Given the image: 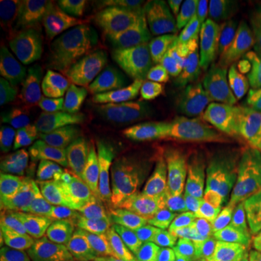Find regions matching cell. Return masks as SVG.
I'll list each match as a JSON object with an SVG mask.
<instances>
[{
	"label": "cell",
	"instance_id": "18",
	"mask_svg": "<svg viewBox=\"0 0 261 261\" xmlns=\"http://www.w3.org/2000/svg\"><path fill=\"white\" fill-rule=\"evenodd\" d=\"M204 223L211 230L228 236L261 232V203L232 205L208 215Z\"/></svg>",
	"mask_w": 261,
	"mask_h": 261
},
{
	"label": "cell",
	"instance_id": "3",
	"mask_svg": "<svg viewBox=\"0 0 261 261\" xmlns=\"http://www.w3.org/2000/svg\"><path fill=\"white\" fill-rule=\"evenodd\" d=\"M160 184L173 200L194 208L217 207L254 191L250 175L238 169L174 173L160 178Z\"/></svg>",
	"mask_w": 261,
	"mask_h": 261
},
{
	"label": "cell",
	"instance_id": "12",
	"mask_svg": "<svg viewBox=\"0 0 261 261\" xmlns=\"http://www.w3.org/2000/svg\"><path fill=\"white\" fill-rule=\"evenodd\" d=\"M71 130V116L65 108H57L47 114L32 160L39 172L46 175H56L65 171L70 162Z\"/></svg>",
	"mask_w": 261,
	"mask_h": 261
},
{
	"label": "cell",
	"instance_id": "27",
	"mask_svg": "<svg viewBox=\"0 0 261 261\" xmlns=\"http://www.w3.org/2000/svg\"><path fill=\"white\" fill-rule=\"evenodd\" d=\"M27 219L15 210H5L0 215V246L3 253L14 254L23 240Z\"/></svg>",
	"mask_w": 261,
	"mask_h": 261
},
{
	"label": "cell",
	"instance_id": "13",
	"mask_svg": "<svg viewBox=\"0 0 261 261\" xmlns=\"http://www.w3.org/2000/svg\"><path fill=\"white\" fill-rule=\"evenodd\" d=\"M0 123L19 142L28 144L45 126L44 114L18 90L10 77L0 84Z\"/></svg>",
	"mask_w": 261,
	"mask_h": 261
},
{
	"label": "cell",
	"instance_id": "9",
	"mask_svg": "<svg viewBox=\"0 0 261 261\" xmlns=\"http://www.w3.org/2000/svg\"><path fill=\"white\" fill-rule=\"evenodd\" d=\"M142 201L137 189H114L107 185L91 188L71 187L65 192L57 208L67 223H80L104 212L128 208Z\"/></svg>",
	"mask_w": 261,
	"mask_h": 261
},
{
	"label": "cell",
	"instance_id": "23",
	"mask_svg": "<svg viewBox=\"0 0 261 261\" xmlns=\"http://www.w3.org/2000/svg\"><path fill=\"white\" fill-rule=\"evenodd\" d=\"M144 2L142 0H99L96 8L99 14L123 29L137 28Z\"/></svg>",
	"mask_w": 261,
	"mask_h": 261
},
{
	"label": "cell",
	"instance_id": "29",
	"mask_svg": "<svg viewBox=\"0 0 261 261\" xmlns=\"http://www.w3.org/2000/svg\"><path fill=\"white\" fill-rule=\"evenodd\" d=\"M240 17L250 54L261 60V0L241 6Z\"/></svg>",
	"mask_w": 261,
	"mask_h": 261
},
{
	"label": "cell",
	"instance_id": "21",
	"mask_svg": "<svg viewBox=\"0 0 261 261\" xmlns=\"http://www.w3.org/2000/svg\"><path fill=\"white\" fill-rule=\"evenodd\" d=\"M47 255L51 261H110V248L91 246L67 232L48 246Z\"/></svg>",
	"mask_w": 261,
	"mask_h": 261
},
{
	"label": "cell",
	"instance_id": "32",
	"mask_svg": "<svg viewBox=\"0 0 261 261\" xmlns=\"http://www.w3.org/2000/svg\"><path fill=\"white\" fill-rule=\"evenodd\" d=\"M250 92H252L255 106L261 107V62L256 63L248 71Z\"/></svg>",
	"mask_w": 261,
	"mask_h": 261
},
{
	"label": "cell",
	"instance_id": "33",
	"mask_svg": "<svg viewBox=\"0 0 261 261\" xmlns=\"http://www.w3.org/2000/svg\"><path fill=\"white\" fill-rule=\"evenodd\" d=\"M244 130H246L248 135L261 137V108L253 112L252 115L249 116L246 127H244Z\"/></svg>",
	"mask_w": 261,
	"mask_h": 261
},
{
	"label": "cell",
	"instance_id": "16",
	"mask_svg": "<svg viewBox=\"0 0 261 261\" xmlns=\"http://www.w3.org/2000/svg\"><path fill=\"white\" fill-rule=\"evenodd\" d=\"M115 144L112 130L87 116H80L70 133V154L81 163L104 162Z\"/></svg>",
	"mask_w": 261,
	"mask_h": 261
},
{
	"label": "cell",
	"instance_id": "26",
	"mask_svg": "<svg viewBox=\"0 0 261 261\" xmlns=\"http://www.w3.org/2000/svg\"><path fill=\"white\" fill-rule=\"evenodd\" d=\"M29 158V145L19 142L6 129L0 132V174H6L21 169Z\"/></svg>",
	"mask_w": 261,
	"mask_h": 261
},
{
	"label": "cell",
	"instance_id": "25",
	"mask_svg": "<svg viewBox=\"0 0 261 261\" xmlns=\"http://www.w3.org/2000/svg\"><path fill=\"white\" fill-rule=\"evenodd\" d=\"M149 240L140 228H132L110 247V261H146Z\"/></svg>",
	"mask_w": 261,
	"mask_h": 261
},
{
	"label": "cell",
	"instance_id": "30",
	"mask_svg": "<svg viewBox=\"0 0 261 261\" xmlns=\"http://www.w3.org/2000/svg\"><path fill=\"white\" fill-rule=\"evenodd\" d=\"M233 158L241 167H253L261 163V137H240L233 149Z\"/></svg>",
	"mask_w": 261,
	"mask_h": 261
},
{
	"label": "cell",
	"instance_id": "20",
	"mask_svg": "<svg viewBox=\"0 0 261 261\" xmlns=\"http://www.w3.org/2000/svg\"><path fill=\"white\" fill-rule=\"evenodd\" d=\"M2 202L31 217L50 207V196L42 181L21 179L3 189Z\"/></svg>",
	"mask_w": 261,
	"mask_h": 261
},
{
	"label": "cell",
	"instance_id": "31",
	"mask_svg": "<svg viewBox=\"0 0 261 261\" xmlns=\"http://www.w3.org/2000/svg\"><path fill=\"white\" fill-rule=\"evenodd\" d=\"M161 247L163 261H191L192 259L190 247L173 234H162Z\"/></svg>",
	"mask_w": 261,
	"mask_h": 261
},
{
	"label": "cell",
	"instance_id": "35",
	"mask_svg": "<svg viewBox=\"0 0 261 261\" xmlns=\"http://www.w3.org/2000/svg\"><path fill=\"white\" fill-rule=\"evenodd\" d=\"M146 261H163L162 254L160 253L159 243L154 237H151L149 240V252H148V260Z\"/></svg>",
	"mask_w": 261,
	"mask_h": 261
},
{
	"label": "cell",
	"instance_id": "19",
	"mask_svg": "<svg viewBox=\"0 0 261 261\" xmlns=\"http://www.w3.org/2000/svg\"><path fill=\"white\" fill-rule=\"evenodd\" d=\"M35 2L32 0H5L0 3V31L3 44L19 54L25 44L31 27Z\"/></svg>",
	"mask_w": 261,
	"mask_h": 261
},
{
	"label": "cell",
	"instance_id": "17",
	"mask_svg": "<svg viewBox=\"0 0 261 261\" xmlns=\"http://www.w3.org/2000/svg\"><path fill=\"white\" fill-rule=\"evenodd\" d=\"M146 149L119 139L109 155L106 185L114 189H130L146 158Z\"/></svg>",
	"mask_w": 261,
	"mask_h": 261
},
{
	"label": "cell",
	"instance_id": "7",
	"mask_svg": "<svg viewBox=\"0 0 261 261\" xmlns=\"http://www.w3.org/2000/svg\"><path fill=\"white\" fill-rule=\"evenodd\" d=\"M144 38L145 34L113 24L99 14L96 6L86 2L81 4L70 34L75 55L81 65L90 64L117 46L144 40Z\"/></svg>",
	"mask_w": 261,
	"mask_h": 261
},
{
	"label": "cell",
	"instance_id": "11",
	"mask_svg": "<svg viewBox=\"0 0 261 261\" xmlns=\"http://www.w3.org/2000/svg\"><path fill=\"white\" fill-rule=\"evenodd\" d=\"M213 135L208 126L188 110H179L146 144L156 159L178 155L212 144Z\"/></svg>",
	"mask_w": 261,
	"mask_h": 261
},
{
	"label": "cell",
	"instance_id": "22",
	"mask_svg": "<svg viewBox=\"0 0 261 261\" xmlns=\"http://www.w3.org/2000/svg\"><path fill=\"white\" fill-rule=\"evenodd\" d=\"M63 228H65V220L58 208L48 207L33 214L27 219L22 248L31 249L39 244L50 242Z\"/></svg>",
	"mask_w": 261,
	"mask_h": 261
},
{
	"label": "cell",
	"instance_id": "8",
	"mask_svg": "<svg viewBox=\"0 0 261 261\" xmlns=\"http://www.w3.org/2000/svg\"><path fill=\"white\" fill-rule=\"evenodd\" d=\"M184 73L195 81H212L247 73L252 68L253 56L247 47L242 23H238L219 45L191 58H179Z\"/></svg>",
	"mask_w": 261,
	"mask_h": 261
},
{
	"label": "cell",
	"instance_id": "1",
	"mask_svg": "<svg viewBox=\"0 0 261 261\" xmlns=\"http://www.w3.org/2000/svg\"><path fill=\"white\" fill-rule=\"evenodd\" d=\"M162 70V56L149 41L123 45L103 56L86 71L79 110L87 117L108 122L133 98L154 87Z\"/></svg>",
	"mask_w": 261,
	"mask_h": 261
},
{
	"label": "cell",
	"instance_id": "2",
	"mask_svg": "<svg viewBox=\"0 0 261 261\" xmlns=\"http://www.w3.org/2000/svg\"><path fill=\"white\" fill-rule=\"evenodd\" d=\"M187 96L198 112L224 135H240L244 130L255 106L247 73L189 83Z\"/></svg>",
	"mask_w": 261,
	"mask_h": 261
},
{
	"label": "cell",
	"instance_id": "34",
	"mask_svg": "<svg viewBox=\"0 0 261 261\" xmlns=\"http://www.w3.org/2000/svg\"><path fill=\"white\" fill-rule=\"evenodd\" d=\"M9 261H48V255L40 248H35Z\"/></svg>",
	"mask_w": 261,
	"mask_h": 261
},
{
	"label": "cell",
	"instance_id": "6",
	"mask_svg": "<svg viewBox=\"0 0 261 261\" xmlns=\"http://www.w3.org/2000/svg\"><path fill=\"white\" fill-rule=\"evenodd\" d=\"M15 75L39 108H50L69 96L70 62L60 46L34 51L17 65Z\"/></svg>",
	"mask_w": 261,
	"mask_h": 261
},
{
	"label": "cell",
	"instance_id": "4",
	"mask_svg": "<svg viewBox=\"0 0 261 261\" xmlns=\"http://www.w3.org/2000/svg\"><path fill=\"white\" fill-rule=\"evenodd\" d=\"M179 103L173 84H161L144 91L110 117L108 125L120 139L136 145L148 144L166 125Z\"/></svg>",
	"mask_w": 261,
	"mask_h": 261
},
{
	"label": "cell",
	"instance_id": "5",
	"mask_svg": "<svg viewBox=\"0 0 261 261\" xmlns=\"http://www.w3.org/2000/svg\"><path fill=\"white\" fill-rule=\"evenodd\" d=\"M241 22L224 19L194 11H179L162 21L158 35L174 56L191 58L210 51L223 42Z\"/></svg>",
	"mask_w": 261,
	"mask_h": 261
},
{
	"label": "cell",
	"instance_id": "28",
	"mask_svg": "<svg viewBox=\"0 0 261 261\" xmlns=\"http://www.w3.org/2000/svg\"><path fill=\"white\" fill-rule=\"evenodd\" d=\"M106 162L102 163H81L70 161L63 172L65 179L73 187L91 188L98 185H106L107 177Z\"/></svg>",
	"mask_w": 261,
	"mask_h": 261
},
{
	"label": "cell",
	"instance_id": "15",
	"mask_svg": "<svg viewBox=\"0 0 261 261\" xmlns=\"http://www.w3.org/2000/svg\"><path fill=\"white\" fill-rule=\"evenodd\" d=\"M135 218L127 208H117L97 214L80 223H67L65 230L91 246L108 248L132 230Z\"/></svg>",
	"mask_w": 261,
	"mask_h": 261
},
{
	"label": "cell",
	"instance_id": "10",
	"mask_svg": "<svg viewBox=\"0 0 261 261\" xmlns=\"http://www.w3.org/2000/svg\"><path fill=\"white\" fill-rule=\"evenodd\" d=\"M83 2L75 0H40L35 2L31 27L25 39V50H42L58 46L68 35Z\"/></svg>",
	"mask_w": 261,
	"mask_h": 261
},
{
	"label": "cell",
	"instance_id": "24",
	"mask_svg": "<svg viewBox=\"0 0 261 261\" xmlns=\"http://www.w3.org/2000/svg\"><path fill=\"white\" fill-rule=\"evenodd\" d=\"M168 9L174 12L194 11L224 19L240 18V3L230 0H177L169 2Z\"/></svg>",
	"mask_w": 261,
	"mask_h": 261
},
{
	"label": "cell",
	"instance_id": "14",
	"mask_svg": "<svg viewBox=\"0 0 261 261\" xmlns=\"http://www.w3.org/2000/svg\"><path fill=\"white\" fill-rule=\"evenodd\" d=\"M238 136L240 135L226 133L217 142L203 148L178 155L159 158L155 160L154 168L158 172L168 173V174L181 172L197 173L217 169L230 160L231 155L233 154L234 145L240 138Z\"/></svg>",
	"mask_w": 261,
	"mask_h": 261
}]
</instances>
